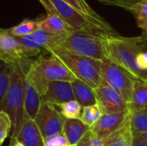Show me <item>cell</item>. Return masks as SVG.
I'll return each mask as SVG.
<instances>
[{"label":"cell","mask_w":147,"mask_h":146,"mask_svg":"<svg viewBox=\"0 0 147 146\" xmlns=\"http://www.w3.org/2000/svg\"><path fill=\"white\" fill-rule=\"evenodd\" d=\"M0 146H1V145H0Z\"/></svg>","instance_id":"38"},{"label":"cell","mask_w":147,"mask_h":146,"mask_svg":"<svg viewBox=\"0 0 147 146\" xmlns=\"http://www.w3.org/2000/svg\"><path fill=\"white\" fill-rule=\"evenodd\" d=\"M59 107L60 114L65 119H80L83 108L76 100L65 102Z\"/></svg>","instance_id":"26"},{"label":"cell","mask_w":147,"mask_h":146,"mask_svg":"<svg viewBox=\"0 0 147 146\" xmlns=\"http://www.w3.org/2000/svg\"><path fill=\"white\" fill-rule=\"evenodd\" d=\"M9 146H25V145H24L22 143H21L18 139H16V140L10 141Z\"/></svg>","instance_id":"34"},{"label":"cell","mask_w":147,"mask_h":146,"mask_svg":"<svg viewBox=\"0 0 147 146\" xmlns=\"http://www.w3.org/2000/svg\"><path fill=\"white\" fill-rule=\"evenodd\" d=\"M59 15L74 30L96 35H119L115 28L105 20H96L87 16L61 0H51Z\"/></svg>","instance_id":"6"},{"label":"cell","mask_w":147,"mask_h":146,"mask_svg":"<svg viewBox=\"0 0 147 146\" xmlns=\"http://www.w3.org/2000/svg\"><path fill=\"white\" fill-rule=\"evenodd\" d=\"M44 146H71L63 133H56L44 139Z\"/></svg>","instance_id":"31"},{"label":"cell","mask_w":147,"mask_h":146,"mask_svg":"<svg viewBox=\"0 0 147 146\" xmlns=\"http://www.w3.org/2000/svg\"><path fill=\"white\" fill-rule=\"evenodd\" d=\"M76 146H104V140L90 130Z\"/></svg>","instance_id":"29"},{"label":"cell","mask_w":147,"mask_h":146,"mask_svg":"<svg viewBox=\"0 0 147 146\" xmlns=\"http://www.w3.org/2000/svg\"><path fill=\"white\" fill-rule=\"evenodd\" d=\"M48 54V57L40 56L36 60H33L25 74V78L40 96L46 93L49 83L53 81L71 83L76 78L75 75L58 58Z\"/></svg>","instance_id":"2"},{"label":"cell","mask_w":147,"mask_h":146,"mask_svg":"<svg viewBox=\"0 0 147 146\" xmlns=\"http://www.w3.org/2000/svg\"><path fill=\"white\" fill-rule=\"evenodd\" d=\"M23 87H24L25 114L27 115V118L34 120L42 102L41 96L28 82L25 77H24V81H23Z\"/></svg>","instance_id":"15"},{"label":"cell","mask_w":147,"mask_h":146,"mask_svg":"<svg viewBox=\"0 0 147 146\" xmlns=\"http://www.w3.org/2000/svg\"><path fill=\"white\" fill-rule=\"evenodd\" d=\"M11 73L12 67L0 60V102L9 88Z\"/></svg>","instance_id":"27"},{"label":"cell","mask_w":147,"mask_h":146,"mask_svg":"<svg viewBox=\"0 0 147 146\" xmlns=\"http://www.w3.org/2000/svg\"><path fill=\"white\" fill-rule=\"evenodd\" d=\"M28 68L12 67L9 88L0 102V111L6 113L11 121L10 141L18 139L22 126L27 120L24 108L23 81Z\"/></svg>","instance_id":"1"},{"label":"cell","mask_w":147,"mask_h":146,"mask_svg":"<svg viewBox=\"0 0 147 146\" xmlns=\"http://www.w3.org/2000/svg\"><path fill=\"white\" fill-rule=\"evenodd\" d=\"M65 4L69 5L75 10L87 15L90 17H92L96 20H103L100 15H98L86 2V0H61Z\"/></svg>","instance_id":"24"},{"label":"cell","mask_w":147,"mask_h":146,"mask_svg":"<svg viewBox=\"0 0 147 146\" xmlns=\"http://www.w3.org/2000/svg\"><path fill=\"white\" fill-rule=\"evenodd\" d=\"M102 114V111L101 110L97 103L92 106L84 107L82 109L80 120L85 125L91 127L99 120Z\"/></svg>","instance_id":"25"},{"label":"cell","mask_w":147,"mask_h":146,"mask_svg":"<svg viewBox=\"0 0 147 146\" xmlns=\"http://www.w3.org/2000/svg\"><path fill=\"white\" fill-rule=\"evenodd\" d=\"M147 108V83L146 80L135 78L133 90V100L130 110H144Z\"/></svg>","instance_id":"20"},{"label":"cell","mask_w":147,"mask_h":146,"mask_svg":"<svg viewBox=\"0 0 147 146\" xmlns=\"http://www.w3.org/2000/svg\"><path fill=\"white\" fill-rule=\"evenodd\" d=\"M37 54L23 46L14 36L0 29V60L11 67L28 68L33 62L31 57Z\"/></svg>","instance_id":"8"},{"label":"cell","mask_w":147,"mask_h":146,"mask_svg":"<svg viewBox=\"0 0 147 146\" xmlns=\"http://www.w3.org/2000/svg\"><path fill=\"white\" fill-rule=\"evenodd\" d=\"M94 90L96 96L97 104L102 111V114L122 113L129 110V105L124 98L104 82H102Z\"/></svg>","instance_id":"10"},{"label":"cell","mask_w":147,"mask_h":146,"mask_svg":"<svg viewBox=\"0 0 147 146\" xmlns=\"http://www.w3.org/2000/svg\"><path fill=\"white\" fill-rule=\"evenodd\" d=\"M131 146H147V142H146L141 138H140L139 136H137L135 134H133L132 145Z\"/></svg>","instance_id":"33"},{"label":"cell","mask_w":147,"mask_h":146,"mask_svg":"<svg viewBox=\"0 0 147 146\" xmlns=\"http://www.w3.org/2000/svg\"><path fill=\"white\" fill-rule=\"evenodd\" d=\"M109 59L131 72L135 78L146 80L136 64L138 54L147 51V40L143 36L123 37L109 35L107 37Z\"/></svg>","instance_id":"3"},{"label":"cell","mask_w":147,"mask_h":146,"mask_svg":"<svg viewBox=\"0 0 147 146\" xmlns=\"http://www.w3.org/2000/svg\"><path fill=\"white\" fill-rule=\"evenodd\" d=\"M146 83H147V79H146Z\"/></svg>","instance_id":"36"},{"label":"cell","mask_w":147,"mask_h":146,"mask_svg":"<svg viewBox=\"0 0 147 146\" xmlns=\"http://www.w3.org/2000/svg\"><path fill=\"white\" fill-rule=\"evenodd\" d=\"M46 52L58 58L75 75L76 78L93 89L102 83V61L78 54L59 45L50 46Z\"/></svg>","instance_id":"4"},{"label":"cell","mask_w":147,"mask_h":146,"mask_svg":"<svg viewBox=\"0 0 147 146\" xmlns=\"http://www.w3.org/2000/svg\"><path fill=\"white\" fill-rule=\"evenodd\" d=\"M41 100L54 106H60L65 102L75 100L71 83L65 81H53L50 83L47 90L41 96Z\"/></svg>","instance_id":"13"},{"label":"cell","mask_w":147,"mask_h":146,"mask_svg":"<svg viewBox=\"0 0 147 146\" xmlns=\"http://www.w3.org/2000/svg\"><path fill=\"white\" fill-rule=\"evenodd\" d=\"M71 86L75 100L82 106V108L92 106L97 103L95 90L85 83L75 78L71 82Z\"/></svg>","instance_id":"18"},{"label":"cell","mask_w":147,"mask_h":146,"mask_svg":"<svg viewBox=\"0 0 147 146\" xmlns=\"http://www.w3.org/2000/svg\"><path fill=\"white\" fill-rule=\"evenodd\" d=\"M39 29L52 34H66L74 31L59 15H47L38 20Z\"/></svg>","instance_id":"16"},{"label":"cell","mask_w":147,"mask_h":146,"mask_svg":"<svg viewBox=\"0 0 147 146\" xmlns=\"http://www.w3.org/2000/svg\"><path fill=\"white\" fill-rule=\"evenodd\" d=\"M135 134L137 136H139L140 138H141L142 139H144L146 142H147V133H133Z\"/></svg>","instance_id":"35"},{"label":"cell","mask_w":147,"mask_h":146,"mask_svg":"<svg viewBox=\"0 0 147 146\" xmlns=\"http://www.w3.org/2000/svg\"><path fill=\"white\" fill-rule=\"evenodd\" d=\"M39 1L42 4L44 9H46L47 15H59L57 13L53 4L52 3L51 0H39Z\"/></svg>","instance_id":"32"},{"label":"cell","mask_w":147,"mask_h":146,"mask_svg":"<svg viewBox=\"0 0 147 146\" xmlns=\"http://www.w3.org/2000/svg\"><path fill=\"white\" fill-rule=\"evenodd\" d=\"M130 125L133 133H147V109L130 110Z\"/></svg>","instance_id":"23"},{"label":"cell","mask_w":147,"mask_h":146,"mask_svg":"<svg viewBox=\"0 0 147 146\" xmlns=\"http://www.w3.org/2000/svg\"><path fill=\"white\" fill-rule=\"evenodd\" d=\"M133 132L130 125V114L126 123L104 140V146H131Z\"/></svg>","instance_id":"19"},{"label":"cell","mask_w":147,"mask_h":146,"mask_svg":"<svg viewBox=\"0 0 147 146\" xmlns=\"http://www.w3.org/2000/svg\"><path fill=\"white\" fill-rule=\"evenodd\" d=\"M25 146H44V139L34 120L27 118L17 139Z\"/></svg>","instance_id":"17"},{"label":"cell","mask_w":147,"mask_h":146,"mask_svg":"<svg viewBox=\"0 0 147 146\" xmlns=\"http://www.w3.org/2000/svg\"><path fill=\"white\" fill-rule=\"evenodd\" d=\"M71 146H76V145H71Z\"/></svg>","instance_id":"37"},{"label":"cell","mask_w":147,"mask_h":146,"mask_svg":"<svg viewBox=\"0 0 147 146\" xmlns=\"http://www.w3.org/2000/svg\"><path fill=\"white\" fill-rule=\"evenodd\" d=\"M72 31L63 35L58 44L78 54L102 61L109 59L107 37Z\"/></svg>","instance_id":"5"},{"label":"cell","mask_w":147,"mask_h":146,"mask_svg":"<svg viewBox=\"0 0 147 146\" xmlns=\"http://www.w3.org/2000/svg\"><path fill=\"white\" fill-rule=\"evenodd\" d=\"M11 129V121L9 115L3 111H0V145L9 136Z\"/></svg>","instance_id":"28"},{"label":"cell","mask_w":147,"mask_h":146,"mask_svg":"<svg viewBox=\"0 0 147 146\" xmlns=\"http://www.w3.org/2000/svg\"><path fill=\"white\" fill-rule=\"evenodd\" d=\"M34 120L43 139H45L48 136L62 133L65 118L60 112L55 108L54 105L47 102H42Z\"/></svg>","instance_id":"9"},{"label":"cell","mask_w":147,"mask_h":146,"mask_svg":"<svg viewBox=\"0 0 147 146\" xmlns=\"http://www.w3.org/2000/svg\"><path fill=\"white\" fill-rule=\"evenodd\" d=\"M98 2L105 5L115 6L128 10L129 8H131L132 6L138 4L140 3L147 2V0H98Z\"/></svg>","instance_id":"30"},{"label":"cell","mask_w":147,"mask_h":146,"mask_svg":"<svg viewBox=\"0 0 147 146\" xmlns=\"http://www.w3.org/2000/svg\"><path fill=\"white\" fill-rule=\"evenodd\" d=\"M129 114L130 110L122 113L102 114L99 120L90 127V131L105 140L126 123L129 117Z\"/></svg>","instance_id":"11"},{"label":"cell","mask_w":147,"mask_h":146,"mask_svg":"<svg viewBox=\"0 0 147 146\" xmlns=\"http://www.w3.org/2000/svg\"><path fill=\"white\" fill-rule=\"evenodd\" d=\"M90 130V127L83 123L80 119H65L62 133L71 146L77 145Z\"/></svg>","instance_id":"14"},{"label":"cell","mask_w":147,"mask_h":146,"mask_svg":"<svg viewBox=\"0 0 147 146\" xmlns=\"http://www.w3.org/2000/svg\"><path fill=\"white\" fill-rule=\"evenodd\" d=\"M102 82L116 90L130 106L135 77L127 70L109 59L102 61Z\"/></svg>","instance_id":"7"},{"label":"cell","mask_w":147,"mask_h":146,"mask_svg":"<svg viewBox=\"0 0 147 146\" xmlns=\"http://www.w3.org/2000/svg\"><path fill=\"white\" fill-rule=\"evenodd\" d=\"M63 35L65 34H52L41 29H38L29 35L15 38L23 46L34 52L38 55L43 51L47 52V50L50 46L58 44L60 39L63 37Z\"/></svg>","instance_id":"12"},{"label":"cell","mask_w":147,"mask_h":146,"mask_svg":"<svg viewBox=\"0 0 147 146\" xmlns=\"http://www.w3.org/2000/svg\"><path fill=\"white\" fill-rule=\"evenodd\" d=\"M127 11L134 15L137 26L142 31V35L147 40V2L135 4Z\"/></svg>","instance_id":"22"},{"label":"cell","mask_w":147,"mask_h":146,"mask_svg":"<svg viewBox=\"0 0 147 146\" xmlns=\"http://www.w3.org/2000/svg\"><path fill=\"white\" fill-rule=\"evenodd\" d=\"M39 29L38 20H28L25 19L18 25L12 27L8 29H4V31L14 37H23L29 35Z\"/></svg>","instance_id":"21"}]
</instances>
